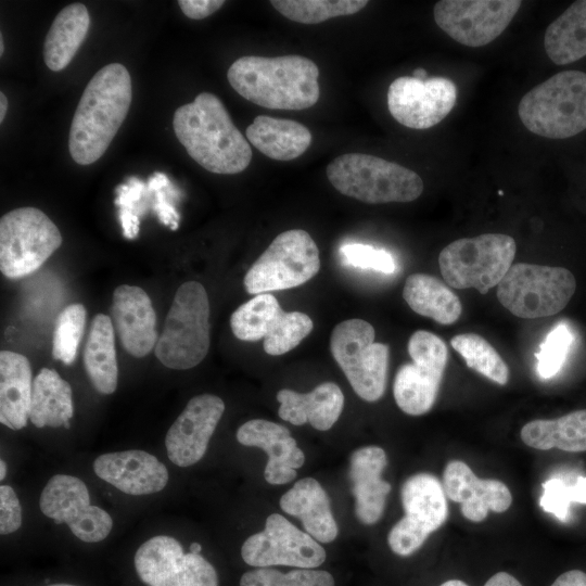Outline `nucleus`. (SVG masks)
I'll return each instance as SVG.
<instances>
[{
	"mask_svg": "<svg viewBox=\"0 0 586 586\" xmlns=\"http://www.w3.org/2000/svg\"><path fill=\"white\" fill-rule=\"evenodd\" d=\"M173 127L187 153L211 173L238 174L251 163L249 141L219 98L211 92H201L192 102L179 106Z\"/></svg>",
	"mask_w": 586,
	"mask_h": 586,
	"instance_id": "obj_1",
	"label": "nucleus"
},
{
	"mask_svg": "<svg viewBox=\"0 0 586 586\" xmlns=\"http://www.w3.org/2000/svg\"><path fill=\"white\" fill-rule=\"evenodd\" d=\"M131 99V77L123 64H107L94 74L69 130L68 150L77 164H92L104 154L127 116Z\"/></svg>",
	"mask_w": 586,
	"mask_h": 586,
	"instance_id": "obj_2",
	"label": "nucleus"
},
{
	"mask_svg": "<svg viewBox=\"0 0 586 586\" xmlns=\"http://www.w3.org/2000/svg\"><path fill=\"white\" fill-rule=\"evenodd\" d=\"M227 78L241 97L267 109L305 110L320 95L319 68L302 55L242 56L230 65Z\"/></svg>",
	"mask_w": 586,
	"mask_h": 586,
	"instance_id": "obj_3",
	"label": "nucleus"
},
{
	"mask_svg": "<svg viewBox=\"0 0 586 586\" xmlns=\"http://www.w3.org/2000/svg\"><path fill=\"white\" fill-rule=\"evenodd\" d=\"M518 113L533 133L565 139L586 129V73L564 71L535 86L520 100Z\"/></svg>",
	"mask_w": 586,
	"mask_h": 586,
	"instance_id": "obj_4",
	"label": "nucleus"
},
{
	"mask_svg": "<svg viewBox=\"0 0 586 586\" xmlns=\"http://www.w3.org/2000/svg\"><path fill=\"white\" fill-rule=\"evenodd\" d=\"M327 177L342 194L368 204L411 202L423 191L413 170L365 153H345L327 166Z\"/></svg>",
	"mask_w": 586,
	"mask_h": 586,
	"instance_id": "obj_5",
	"label": "nucleus"
},
{
	"mask_svg": "<svg viewBox=\"0 0 586 586\" xmlns=\"http://www.w3.org/2000/svg\"><path fill=\"white\" fill-rule=\"evenodd\" d=\"M209 348V302L198 281L182 283L167 313L155 356L165 367L187 370L198 366Z\"/></svg>",
	"mask_w": 586,
	"mask_h": 586,
	"instance_id": "obj_6",
	"label": "nucleus"
},
{
	"mask_svg": "<svg viewBox=\"0 0 586 586\" xmlns=\"http://www.w3.org/2000/svg\"><path fill=\"white\" fill-rule=\"evenodd\" d=\"M515 251L514 239L502 233L462 238L441 251L440 269L451 288H474L481 294H486L508 272Z\"/></svg>",
	"mask_w": 586,
	"mask_h": 586,
	"instance_id": "obj_7",
	"label": "nucleus"
},
{
	"mask_svg": "<svg viewBox=\"0 0 586 586\" xmlns=\"http://www.w3.org/2000/svg\"><path fill=\"white\" fill-rule=\"evenodd\" d=\"M575 288L573 273L563 267L519 263L497 285V298L514 316L535 319L561 311Z\"/></svg>",
	"mask_w": 586,
	"mask_h": 586,
	"instance_id": "obj_8",
	"label": "nucleus"
},
{
	"mask_svg": "<svg viewBox=\"0 0 586 586\" xmlns=\"http://www.w3.org/2000/svg\"><path fill=\"white\" fill-rule=\"evenodd\" d=\"M373 327L353 318L336 324L331 333L332 356L354 392L366 402L379 400L386 387L388 346L374 342Z\"/></svg>",
	"mask_w": 586,
	"mask_h": 586,
	"instance_id": "obj_9",
	"label": "nucleus"
},
{
	"mask_svg": "<svg viewBox=\"0 0 586 586\" xmlns=\"http://www.w3.org/2000/svg\"><path fill=\"white\" fill-rule=\"evenodd\" d=\"M62 244L54 222L40 209L25 206L0 219V269L10 279L36 271Z\"/></svg>",
	"mask_w": 586,
	"mask_h": 586,
	"instance_id": "obj_10",
	"label": "nucleus"
},
{
	"mask_svg": "<svg viewBox=\"0 0 586 586\" xmlns=\"http://www.w3.org/2000/svg\"><path fill=\"white\" fill-rule=\"evenodd\" d=\"M319 269V250L313 238L303 229H291L272 240L243 283L250 294L269 293L302 285Z\"/></svg>",
	"mask_w": 586,
	"mask_h": 586,
	"instance_id": "obj_11",
	"label": "nucleus"
},
{
	"mask_svg": "<svg viewBox=\"0 0 586 586\" xmlns=\"http://www.w3.org/2000/svg\"><path fill=\"white\" fill-rule=\"evenodd\" d=\"M407 349L412 362L398 368L393 394L397 406L405 413L421 416L436 400L448 360V348L436 334L418 330L410 336Z\"/></svg>",
	"mask_w": 586,
	"mask_h": 586,
	"instance_id": "obj_12",
	"label": "nucleus"
},
{
	"mask_svg": "<svg viewBox=\"0 0 586 586\" xmlns=\"http://www.w3.org/2000/svg\"><path fill=\"white\" fill-rule=\"evenodd\" d=\"M230 327L239 340L264 339V351L283 355L313 330L310 317L301 311H284L271 293H260L240 305L230 317Z\"/></svg>",
	"mask_w": 586,
	"mask_h": 586,
	"instance_id": "obj_13",
	"label": "nucleus"
},
{
	"mask_svg": "<svg viewBox=\"0 0 586 586\" xmlns=\"http://www.w3.org/2000/svg\"><path fill=\"white\" fill-rule=\"evenodd\" d=\"M402 504L405 517L391 528L387 543L394 553L408 557L445 523L448 506L443 484L430 473H417L405 481Z\"/></svg>",
	"mask_w": 586,
	"mask_h": 586,
	"instance_id": "obj_14",
	"label": "nucleus"
},
{
	"mask_svg": "<svg viewBox=\"0 0 586 586\" xmlns=\"http://www.w3.org/2000/svg\"><path fill=\"white\" fill-rule=\"evenodd\" d=\"M136 572L148 586H218L215 568L198 552H184L170 535L146 539L133 557Z\"/></svg>",
	"mask_w": 586,
	"mask_h": 586,
	"instance_id": "obj_15",
	"label": "nucleus"
},
{
	"mask_svg": "<svg viewBox=\"0 0 586 586\" xmlns=\"http://www.w3.org/2000/svg\"><path fill=\"white\" fill-rule=\"evenodd\" d=\"M39 507L47 518L66 524L84 543H100L113 528L110 513L91 505L87 485L75 475H53L41 491Z\"/></svg>",
	"mask_w": 586,
	"mask_h": 586,
	"instance_id": "obj_16",
	"label": "nucleus"
},
{
	"mask_svg": "<svg viewBox=\"0 0 586 586\" xmlns=\"http://www.w3.org/2000/svg\"><path fill=\"white\" fill-rule=\"evenodd\" d=\"M243 561L255 568L288 565L315 569L321 565L324 548L279 513L270 514L262 532L249 536L242 547Z\"/></svg>",
	"mask_w": 586,
	"mask_h": 586,
	"instance_id": "obj_17",
	"label": "nucleus"
},
{
	"mask_svg": "<svg viewBox=\"0 0 586 586\" xmlns=\"http://www.w3.org/2000/svg\"><path fill=\"white\" fill-rule=\"evenodd\" d=\"M521 4L519 0H442L435 3L433 15L455 41L477 48L500 36Z\"/></svg>",
	"mask_w": 586,
	"mask_h": 586,
	"instance_id": "obj_18",
	"label": "nucleus"
},
{
	"mask_svg": "<svg viewBox=\"0 0 586 586\" xmlns=\"http://www.w3.org/2000/svg\"><path fill=\"white\" fill-rule=\"evenodd\" d=\"M457 100L456 85L445 77L420 80L400 76L387 90L391 115L403 126L426 129L442 122Z\"/></svg>",
	"mask_w": 586,
	"mask_h": 586,
	"instance_id": "obj_19",
	"label": "nucleus"
},
{
	"mask_svg": "<svg viewBox=\"0 0 586 586\" xmlns=\"http://www.w3.org/2000/svg\"><path fill=\"white\" fill-rule=\"evenodd\" d=\"M224 411L225 403L217 395L201 394L192 397L166 433L168 459L180 468L199 462L207 450Z\"/></svg>",
	"mask_w": 586,
	"mask_h": 586,
	"instance_id": "obj_20",
	"label": "nucleus"
},
{
	"mask_svg": "<svg viewBox=\"0 0 586 586\" xmlns=\"http://www.w3.org/2000/svg\"><path fill=\"white\" fill-rule=\"evenodd\" d=\"M92 468L99 479L131 496L162 492L169 481L167 467L141 449L102 454L93 460Z\"/></svg>",
	"mask_w": 586,
	"mask_h": 586,
	"instance_id": "obj_21",
	"label": "nucleus"
},
{
	"mask_svg": "<svg viewBox=\"0 0 586 586\" xmlns=\"http://www.w3.org/2000/svg\"><path fill=\"white\" fill-rule=\"evenodd\" d=\"M237 440L243 446L257 447L267 454L264 477L269 484L290 483L296 477V469L305 462L303 450L288 428L279 423L264 419L249 420L238 429Z\"/></svg>",
	"mask_w": 586,
	"mask_h": 586,
	"instance_id": "obj_22",
	"label": "nucleus"
},
{
	"mask_svg": "<svg viewBox=\"0 0 586 586\" xmlns=\"http://www.w3.org/2000/svg\"><path fill=\"white\" fill-rule=\"evenodd\" d=\"M446 497L461 504V513L472 522L483 521L489 511L504 512L512 496L505 483L494 479H479L468 464L449 461L443 473Z\"/></svg>",
	"mask_w": 586,
	"mask_h": 586,
	"instance_id": "obj_23",
	"label": "nucleus"
},
{
	"mask_svg": "<svg viewBox=\"0 0 586 586\" xmlns=\"http://www.w3.org/2000/svg\"><path fill=\"white\" fill-rule=\"evenodd\" d=\"M111 319L123 347L135 357L146 356L157 343L156 316L144 290L122 284L113 293Z\"/></svg>",
	"mask_w": 586,
	"mask_h": 586,
	"instance_id": "obj_24",
	"label": "nucleus"
},
{
	"mask_svg": "<svg viewBox=\"0 0 586 586\" xmlns=\"http://www.w3.org/2000/svg\"><path fill=\"white\" fill-rule=\"evenodd\" d=\"M387 457L379 446L356 449L349 459L348 476L355 497V514L365 525L377 523L384 511L391 484L382 480Z\"/></svg>",
	"mask_w": 586,
	"mask_h": 586,
	"instance_id": "obj_25",
	"label": "nucleus"
},
{
	"mask_svg": "<svg viewBox=\"0 0 586 586\" xmlns=\"http://www.w3.org/2000/svg\"><path fill=\"white\" fill-rule=\"evenodd\" d=\"M279 417L294 425L309 423L314 429L327 431L340 418L344 395L333 382H323L309 393L282 388L277 393Z\"/></svg>",
	"mask_w": 586,
	"mask_h": 586,
	"instance_id": "obj_26",
	"label": "nucleus"
},
{
	"mask_svg": "<svg viewBox=\"0 0 586 586\" xmlns=\"http://www.w3.org/2000/svg\"><path fill=\"white\" fill-rule=\"evenodd\" d=\"M288 514L301 519L305 532L319 543L333 542L339 533L329 497L313 477L298 480L279 501Z\"/></svg>",
	"mask_w": 586,
	"mask_h": 586,
	"instance_id": "obj_27",
	"label": "nucleus"
},
{
	"mask_svg": "<svg viewBox=\"0 0 586 586\" xmlns=\"http://www.w3.org/2000/svg\"><path fill=\"white\" fill-rule=\"evenodd\" d=\"M29 360L22 354L0 353V422L11 430L25 428L33 394Z\"/></svg>",
	"mask_w": 586,
	"mask_h": 586,
	"instance_id": "obj_28",
	"label": "nucleus"
},
{
	"mask_svg": "<svg viewBox=\"0 0 586 586\" xmlns=\"http://www.w3.org/2000/svg\"><path fill=\"white\" fill-rule=\"evenodd\" d=\"M246 138L259 152L276 161H292L311 143V132L303 124L267 115L254 118L246 128Z\"/></svg>",
	"mask_w": 586,
	"mask_h": 586,
	"instance_id": "obj_29",
	"label": "nucleus"
},
{
	"mask_svg": "<svg viewBox=\"0 0 586 586\" xmlns=\"http://www.w3.org/2000/svg\"><path fill=\"white\" fill-rule=\"evenodd\" d=\"M74 416L69 383L53 369L42 368L33 382L29 420L37 428L69 429Z\"/></svg>",
	"mask_w": 586,
	"mask_h": 586,
	"instance_id": "obj_30",
	"label": "nucleus"
},
{
	"mask_svg": "<svg viewBox=\"0 0 586 586\" xmlns=\"http://www.w3.org/2000/svg\"><path fill=\"white\" fill-rule=\"evenodd\" d=\"M84 366L99 393L110 395L115 392L118 381L115 330L112 319L104 314H97L92 319L84 351Z\"/></svg>",
	"mask_w": 586,
	"mask_h": 586,
	"instance_id": "obj_31",
	"label": "nucleus"
},
{
	"mask_svg": "<svg viewBox=\"0 0 586 586\" xmlns=\"http://www.w3.org/2000/svg\"><path fill=\"white\" fill-rule=\"evenodd\" d=\"M89 26V12L81 3L68 4L58 13L43 44V59L48 68L60 72L71 63Z\"/></svg>",
	"mask_w": 586,
	"mask_h": 586,
	"instance_id": "obj_32",
	"label": "nucleus"
},
{
	"mask_svg": "<svg viewBox=\"0 0 586 586\" xmlns=\"http://www.w3.org/2000/svg\"><path fill=\"white\" fill-rule=\"evenodd\" d=\"M403 297L417 314L441 324L456 322L462 310L459 297L448 284L426 273H412L405 282Z\"/></svg>",
	"mask_w": 586,
	"mask_h": 586,
	"instance_id": "obj_33",
	"label": "nucleus"
},
{
	"mask_svg": "<svg viewBox=\"0 0 586 586\" xmlns=\"http://www.w3.org/2000/svg\"><path fill=\"white\" fill-rule=\"evenodd\" d=\"M521 438L525 445L540 450L586 451V409L557 419L530 421L523 425Z\"/></svg>",
	"mask_w": 586,
	"mask_h": 586,
	"instance_id": "obj_34",
	"label": "nucleus"
},
{
	"mask_svg": "<svg viewBox=\"0 0 586 586\" xmlns=\"http://www.w3.org/2000/svg\"><path fill=\"white\" fill-rule=\"evenodd\" d=\"M545 50L558 65L586 56V0L573 2L545 31Z\"/></svg>",
	"mask_w": 586,
	"mask_h": 586,
	"instance_id": "obj_35",
	"label": "nucleus"
},
{
	"mask_svg": "<svg viewBox=\"0 0 586 586\" xmlns=\"http://www.w3.org/2000/svg\"><path fill=\"white\" fill-rule=\"evenodd\" d=\"M451 347L464 359L466 365L491 381L505 385L509 368L499 353L484 337L475 333L457 334Z\"/></svg>",
	"mask_w": 586,
	"mask_h": 586,
	"instance_id": "obj_36",
	"label": "nucleus"
},
{
	"mask_svg": "<svg viewBox=\"0 0 586 586\" xmlns=\"http://www.w3.org/2000/svg\"><path fill=\"white\" fill-rule=\"evenodd\" d=\"M272 7L286 18L302 24H318L332 17L352 15L364 9L366 0H272Z\"/></svg>",
	"mask_w": 586,
	"mask_h": 586,
	"instance_id": "obj_37",
	"label": "nucleus"
},
{
	"mask_svg": "<svg viewBox=\"0 0 586 586\" xmlns=\"http://www.w3.org/2000/svg\"><path fill=\"white\" fill-rule=\"evenodd\" d=\"M115 204L118 207V218L124 237L132 240L139 233V217L148 208L153 212L154 191L150 182H143L137 177H130L116 188Z\"/></svg>",
	"mask_w": 586,
	"mask_h": 586,
	"instance_id": "obj_38",
	"label": "nucleus"
},
{
	"mask_svg": "<svg viewBox=\"0 0 586 586\" xmlns=\"http://www.w3.org/2000/svg\"><path fill=\"white\" fill-rule=\"evenodd\" d=\"M85 322L86 308L82 304H71L59 314L53 332L54 359L65 365H71L75 360Z\"/></svg>",
	"mask_w": 586,
	"mask_h": 586,
	"instance_id": "obj_39",
	"label": "nucleus"
},
{
	"mask_svg": "<svg viewBox=\"0 0 586 586\" xmlns=\"http://www.w3.org/2000/svg\"><path fill=\"white\" fill-rule=\"evenodd\" d=\"M240 586H335V582L322 570L296 568L283 573L271 568H256L241 576Z\"/></svg>",
	"mask_w": 586,
	"mask_h": 586,
	"instance_id": "obj_40",
	"label": "nucleus"
},
{
	"mask_svg": "<svg viewBox=\"0 0 586 586\" xmlns=\"http://www.w3.org/2000/svg\"><path fill=\"white\" fill-rule=\"evenodd\" d=\"M542 486L543 495L539 498V506L561 522L568 520L572 502L586 505V476L584 475L576 476L574 482L562 476H552Z\"/></svg>",
	"mask_w": 586,
	"mask_h": 586,
	"instance_id": "obj_41",
	"label": "nucleus"
},
{
	"mask_svg": "<svg viewBox=\"0 0 586 586\" xmlns=\"http://www.w3.org/2000/svg\"><path fill=\"white\" fill-rule=\"evenodd\" d=\"M574 335L565 323L557 324L544 339L535 354L536 370L542 379L555 377L562 368Z\"/></svg>",
	"mask_w": 586,
	"mask_h": 586,
	"instance_id": "obj_42",
	"label": "nucleus"
},
{
	"mask_svg": "<svg viewBox=\"0 0 586 586\" xmlns=\"http://www.w3.org/2000/svg\"><path fill=\"white\" fill-rule=\"evenodd\" d=\"M340 254L346 265L358 268H371L383 273H393L396 264L393 256L384 251L374 249L371 245L351 243L340 249Z\"/></svg>",
	"mask_w": 586,
	"mask_h": 586,
	"instance_id": "obj_43",
	"label": "nucleus"
},
{
	"mask_svg": "<svg viewBox=\"0 0 586 586\" xmlns=\"http://www.w3.org/2000/svg\"><path fill=\"white\" fill-rule=\"evenodd\" d=\"M148 181L154 191L153 212L163 225L171 230H177L179 227V214L174 206V202L178 199V190L169 178L161 171H155Z\"/></svg>",
	"mask_w": 586,
	"mask_h": 586,
	"instance_id": "obj_44",
	"label": "nucleus"
},
{
	"mask_svg": "<svg viewBox=\"0 0 586 586\" xmlns=\"http://www.w3.org/2000/svg\"><path fill=\"white\" fill-rule=\"evenodd\" d=\"M23 522L20 499L10 485L0 486V534L9 535L16 532Z\"/></svg>",
	"mask_w": 586,
	"mask_h": 586,
	"instance_id": "obj_45",
	"label": "nucleus"
},
{
	"mask_svg": "<svg viewBox=\"0 0 586 586\" xmlns=\"http://www.w3.org/2000/svg\"><path fill=\"white\" fill-rule=\"evenodd\" d=\"M225 1L222 0H179L178 5L182 13L192 20H202L219 10Z\"/></svg>",
	"mask_w": 586,
	"mask_h": 586,
	"instance_id": "obj_46",
	"label": "nucleus"
},
{
	"mask_svg": "<svg viewBox=\"0 0 586 586\" xmlns=\"http://www.w3.org/2000/svg\"><path fill=\"white\" fill-rule=\"evenodd\" d=\"M550 586H586V573L579 570L564 572Z\"/></svg>",
	"mask_w": 586,
	"mask_h": 586,
	"instance_id": "obj_47",
	"label": "nucleus"
},
{
	"mask_svg": "<svg viewBox=\"0 0 586 586\" xmlns=\"http://www.w3.org/2000/svg\"><path fill=\"white\" fill-rule=\"evenodd\" d=\"M484 586H522V584L511 574L498 572L494 574Z\"/></svg>",
	"mask_w": 586,
	"mask_h": 586,
	"instance_id": "obj_48",
	"label": "nucleus"
},
{
	"mask_svg": "<svg viewBox=\"0 0 586 586\" xmlns=\"http://www.w3.org/2000/svg\"><path fill=\"white\" fill-rule=\"evenodd\" d=\"M8 110V99L3 92L0 93V122L2 123Z\"/></svg>",
	"mask_w": 586,
	"mask_h": 586,
	"instance_id": "obj_49",
	"label": "nucleus"
},
{
	"mask_svg": "<svg viewBox=\"0 0 586 586\" xmlns=\"http://www.w3.org/2000/svg\"><path fill=\"white\" fill-rule=\"evenodd\" d=\"M412 74H413V77L417 78V79H420V80L428 79L426 78L428 72L422 67L416 68Z\"/></svg>",
	"mask_w": 586,
	"mask_h": 586,
	"instance_id": "obj_50",
	"label": "nucleus"
},
{
	"mask_svg": "<svg viewBox=\"0 0 586 586\" xmlns=\"http://www.w3.org/2000/svg\"><path fill=\"white\" fill-rule=\"evenodd\" d=\"M440 586H468V585L460 579H449V581L444 582Z\"/></svg>",
	"mask_w": 586,
	"mask_h": 586,
	"instance_id": "obj_51",
	"label": "nucleus"
},
{
	"mask_svg": "<svg viewBox=\"0 0 586 586\" xmlns=\"http://www.w3.org/2000/svg\"><path fill=\"white\" fill-rule=\"evenodd\" d=\"M7 463L3 459L0 460V480H3L7 476Z\"/></svg>",
	"mask_w": 586,
	"mask_h": 586,
	"instance_id": "obj_52",
	"label": "nucleus"
},
{
	"mask_svg": "<svg viewBox=\"0 0 586 586\" xmlns=\"http://www.w3.org/2000/svg\"><path fill=\"white\" fill-rule=\"evenodd\" d=\"M201 549H202V547L198 543H192L191 546H190V551H193V552L200 553Z\"/></svg>",
	"mask_w": 586,
	"mask_h": 586,
	"instance_id": "obj_53",
	"label": "nucleus"
},
{
	"mask_svg": "<svg viewBox=\"0 0 586 586\" xmlns=\"http://www.w3.org/2000/svg\"><path fill=\"white\" fill-rule=\"evenodd\" d=\"M4 44H3V37L2 34L0 35V55L3 54Z\"/></svg>",
	"mask_w": 586,
	"mask_h": 586,
	"instance_id": "obj_54",
	"label": "nucleus"
},
{
	"mask_svg": "<svg viewBox=\"0 0 586 586\" xmlns=\"http://www.w3.org/2000/svg\"><path fill=\"white\" fill-rule=\"evenodd\" d=\"M48 586H77V585L65 584V583H58V584H51V585H48Z\"/></svg>",
	"mask_w": 586,
	"mask_h": 586,
	"instance_id": "obj_55",
	"label": "nucleus"
},
{
	"mask_svg": "<svg viewBox=\"0 0 586 586\" xmlns=\"http://www.w3.org/2000/svg\"><path fill=\"white\" fill-rule=\"evenodd\" d=\"M498 193L501 195V194H504V191L500 190V191H498Z\"/></svg>",
	"mask_w": 586,
	"mask_h": 586,
	"instance_id": "obj_56",
	"label": "nucleus"
}]
</instances>
